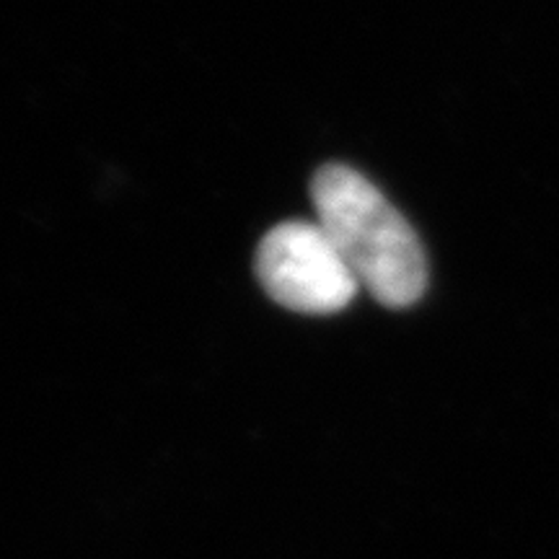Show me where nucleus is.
Masks as SVG:
<instances>
[{
    "mask_svg": "<svg viewBox=\"0 0 559 559\" xmlns=\"http://www.w3.org/2000/svg\"><path fill=\"white\" fill-rule=\"evenodd\" d=\"M311 202L342 260L383 306L407 309L425 296L423 243L379 187L349 166L326 164L313 174Z\"/></svg>",
    "mask_w": 559,
    "mask_h": 559,
    "instance_id": "obj_1",
    "label": "nucleus"
},
{
    "mask_svg": "<svg viewBox=\"0 0 559 559\" xmlns=\"http://www.w3.org/2000/svg\"><path fill=\"white\" fill-rule=\"evenodd\" d=\"M257 275L272 300L298 313H337L360 283L319 223H280L257 249Z\"/></svg>",
    "mask_w": 559,
    "mask_h": 559,
    "instance_id": "obj_2",
    "label": "nucleus"
}]
</instances>
